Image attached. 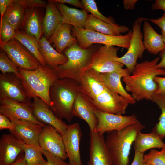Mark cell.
Masks as SVG:
<instances>
[{
  "instance_id": "obj_1",
  "label": "cell",
  "mask_w": 165,
  "mask_h": 165,
  "mask_svg": "<svg viewBox=\"0 0 165 165\" xmlns=\"http://www.w3.org/2000/svg\"><path fill=\"white\" fill-rule=\"evenodd\" d=\"M160 58L158 57L151 61L137 63L132 75L122 78L126 90L131 93L136 101L143 99L151 101L152 96L158 88L154 78L159 75L165 76V69L157 67Z\"/></svg>"
},
{
  "instance_id": "obj_2",
  "label": "cell",
  "mask_w": 165,
  "mask_h": 165,
  "mask_svg": "<svg viewBox=\"0 0 165 165\" xmlns=\"http://www.w3.org/2000/svg\"><path fill=\"white\" fill-rule=\"evenodd\" d=\"M79 89L78 83L68 78L57 79L52 85L49 92L50 108L58 118L68 122L72 120L73 106Z\"/></svg>"
},
{
  "instance_id": "obj_3",
  "label": "cell",
  "mask_w": 165,
  "mask_h": 165,
  "mask_svg": "<svg viewBox=\"0 0 165 165\" xmlns=\"http://www.w3.org/2000/svg\"><path fill=\"white\" fill-rule=\"evenodd\" d=\"M19 69L20 79L29 97L31 99L38 97L50 108V89L54 81L59 79L54 69L47 65L41 64L34 70Z\"/></svg>"
},
{
  "instance_id": "obj_4",
  "label": "cell",
  "mask_w": 165,
  "mask_h": 165,
  "mask_svg": "<svg viewBox=\"0 0 165 165\" xmlns=\"http://www.w3.org/2000/svg\"><path fill=\"white\" fill-rule=\"evenodd\" d=\"M145 127L139 121L119 130L108 133L106 144L113 165H128L131 146L137 134Z\"/></svg>"
},
{
  "instance_id": "obj_5",
  "label": "cell",
  "mask_w": 165,
  "mask_h": 165,
  "mask_svg": "<svg viewBox=\"0 0 165 165\" xmlns=\"http://www.w3.org/2000/svg\"><path fill=\"white\" fill-rule=\"evenodd\" d=\"M97 48L84 49L77 43L65 49L64 53L68 58L67 62L54 69L59 78H71L79 84L82 71L89 67L92 55Z\"/></svg>"
},
{
  "instance_id": "obj_6",
  "label": "cell",
  "mask_w": 165,
  "mask_h": 165,
  "mask_svg": "<svg viewBox=\"0 0 165 165\" xmlns=\"http://www.w3.org/2000/svg\"><path fill=\"white\" fill-rule=\"evenodd\" d=\"M71 31L79 46L84 49L89 48L93 44L99 43L108 47L116 46L128 49L132 35L131 31L124 35L113 36L73 26Z\"/></svg>"
},
{
  "instance_id": "obj_7",
  "label": "cell",
  "mask_w": 165,
  "mask_h": 165,
  "mask_svg": "<svg viewBox=\"0 0 165 165\" xmlns=\"http://www.w3.org/2000/svg\"><path fill=\"white\" fill-rule=\"evenodd\" d=\"M146 20H148V19L140 17L134 21L133 25L132 36L128 50L123 55L117 59L118 61L126 67L130 74L137 63L138 59L142 58L145 50L141 28L142 23Z\"/></svg>"
},
{
  "instance_id": "obj_8",
  "label": "cell",
  "mask_w": 165,
  "mask_h": 165,
  "mask_svg": "<svg viewBox=\"0 0 165 165\" xmlns=\"http://www.w3.org/2000/svg\"><path fill=\"white\" fill-rule=\"evenodd\" d=\"M89 101L95 110L118 115L125 114L130 104L126 98L107 86L94 100Z\"/></svg>"
},
{
  "instance_id": "obj_9",
  "label": "cell",
  "mask_w": 165,
  "mask_h": 165,
  "mask_svg": "<svg viewBox=\"0 0 165 165\" xmlns=\"http://www.w3.org/2000/svg\"><path fill=\"white\" fill-rule=\"evenodd\" d=\"M119 49L105 45L97 48L92 55L89 67L100 73L109 72L123 68L124 65L117 61Z\"/></svg>"
},
{
  "instance_id": "obj_10",
  "label": "cell",
  "mask_w": 165,
  "mask_h": 165,
  "mask_svg": "<svg viewBox=\"0 0 165 165\" xmlns=\"http://www.w3.org/2000/svg\"><path fill=\"white\" fill-rule=\"evenodd\" d=\"M1 48L18 68L33 70L37 69L41 64L34 56L15 38Z\"/></svg>"
},
{
  "instance_id": "obj_11",
  "label": "cell",
  "mask_w": 165,
  "mask_h": 165,
  "mask_svg": "<svg viewBox=\"0 0 165 165\" xmlns=\"http://www.w3.org/2000/svg\"><path fill=\"white\" fill-rule=\"evenodd\" d=\"M0 114L7 117L11 122L24 120L38 124L44 127L46 124L35 117L31 104L20 102L8 97L0 99Z\"/></svg>"
},
{
  "instance_id": "obj_12",
  "label": "cell",
  "mask_w": 165,
  "mask_h": 165,
  "mask_svg": "<svg viewBox=\"0 0 165 165\" xmlns=\"http://www.w3.org/2000/svg\"><path fill=\"white\" fill-rule=\"evenodd\" d=\"M6 97L29 104L32 102L20 79L12 73L0 74V99Z\"/></svg>"
},
{
  "instance_id": "obj_13",
  "label": "cell",
  "mask_w": 165,
  "mask_h": 165,
  "mask_svg": "<svg viewBox=\"0 0 165 165\" xmlns=\"http://www.w3.org/2000/svg\"><path fill=\"white\" fill-rule=\"evenodd\" d=\"M38 141L42 150L63 160L68 158L62 136L52 126L46 124L43 127Z\"/></svg>"
},
{
  "instance_id": "obj_14",
  "label": "cell",
  "mask_w": 165,
  "mask_h": 165,
  "mask_svg": "<svg viewBox=\"0 0 165 165\" xmlns=\"http://www.w3.org/2000/svg\"><path fill=\"white\" fill-rule=\"evenodd\" d=\"M98 121L96 131L101 134L120 130L138 120L135 114L126 116L106 113L95 110Z\"/></svg>"
},
{
  "instance_id": "obj_15",
  "label": "cell",
  "mask_w": 165,
  "mask_h": 165,
  "mask_svg": "<svg viewBox=\"0 0 165 165\" xmlns=\"http://www.w3.org/2000/svg\"><path fill=\"white\" fill-rule=\"evenodd\" d=\"M82 132L79 123L68 125L62 135L66 153L71 165H83L80 152Z\"/></svg>"
},
{
  "instance_id": "obj_16",
  "label": "cell",
  "mask_w": 165,
  "mask_h": 165,
  "mask_svg": "<svg viewBox=\"0 0 165 165\" xmlns=\"http://www.w3.org/2000/svg\"><path fill=\"white\" fill-rule=\"evenodd\" d=\"M79 85V90L89 101L94 100L106 86L101 73L90 67L82 71Z\"/></svg>"
},
{
  "instance_id": "obj_17",
  "label": "cell",
  "mask_w": 165,
  "mask_h": 165,
  "mask_svg": "<svg viewBox=\"0 0 165 165\" xmlns=\"http://www.w3.org/2000/svg\"><path fill=\"white\" fill-rule=\"evenodd\" d=\"M103 134L96 131L90 132V157L88 165H113Z\"/></svg>"
},
{
  "instance_id": "obj_18",
  "label": "cell",
  "mask_w": 165,
  "mask_h": 165,
  "mask_svg": "<svg viewBox=\"0 0 165 165\" xmlns=\"http://www.w3.org/2000/svg\"><path fill=\"white\" fill-rule=\"evenodd\" d=\"M24 144L11 134H3L0 139V165H10L24 152Z\"/></svg>"
},
{
  "instance_id": "obj_19",
  "label": "cell",
  "mask_w": 165,
  "mask_h": 165,
  "mask_svg": "<svg viewBox=\"0 0 165 165\" xmlns=\"http://www.w3.org/2000/svg\"><path fill=\"white\" fill-rule=\"evenodd\" d=\"M33 99L31 107L35 117L40 122L52 126L62 135L68 125L62 119L57 117L40 98L36 97Z\"/></svg>"
},
{
  "instance_id": "obj_20",
  "label": "cell",
  "mask_w": 165,
  "mask_h": 165,
  "mask_svg": "<svg viewBox=\"0 0 165 165\" xmlns=\"http://www.w3.org/2000/svg\"><path fill=\"white\" fill-rule=\"evenodd\" d=\"M10 134L26 144H38L39 138L43 126L34 122L16 120L12 122Z\"/></svg>"
},
{
  "instance_id": "obj_21",
  "label": "cell",
  "mask_w": 165,
  "mask_h": 165,
  "mask_svg": "<svg viewBox=\"0 0 165 165\" xmlns=\"http://www.w3.org/2000/svg\"><path fill=\"white\" fill-rule=\"evenodd\" d=\"M95 110L89 101L79 89L73 106V114L74 116L79 118L87 123L90 132L96 131L97 124Z\"/></svg>"
},
{
  "instance_id": "obj_22",
  "label": "cell",
  "mask_w": 165,
  "mask_h": 165,
  "mask_svg": "<svg viewBox=\"0 0 165 165\" xmlns=\"http://www.w3.org/2000/svg\"><path fill=\"white\" fill-rule=\"evenodd\" d=\"M130 75L128 69L121 68L112 72L101 73L105 85L113 91L126 98L130 104H134L136 101L123 87L121 79Z\"/></svg>"
},
{
  "instance_id": "obj_23",
  "label": "cell",
  "mask_w": 165,
  "mask_h": 165,
  "mask_svg": "<svg viewBox=\"0 0 165 165\" xmlns=\"http://www.w3.org/2000/svg\"><path fill=\"white\" fill-rule=\"evenodd\" d=\"M43 19L42 28L44 36L48 40L58 27L63 23L62 16L55 2L48 0Z\"/></svg>"
},
{
  "instance_id": "obj_24",
  "label": "cell",
  "mask_w": 165,
  "mask_h": 165,
  "mask_svg": "<svg viewBox=\"0 0 165 165\" xmlns=\"http://www.w3.org/2000/svg\"><path fill=\"white\" fill-rule=\"evenodd\" d=\"M84 29L113 36L120 35L130 31L127 26L110 24L97 18L91 14L88 15Z\"/></svg>"
},
{
  "instance_id": "obj_25",
  "label": "cell",
  "mask_w": 165,
  "mask_h": 165,
  "mask_svg": "<svg viewBox=\"0 0 165 165\" xmlns=\"http://www.w3.org/2000/svg\"><path fill=\"white\" fill-rule=\"evenodd\" d=\"M42 21L38 8L26 9L20 28L38 41L43 36Z\"/></svg>"
},
{
  "instance_id": "obj_26",
  "label": "cell",
  "mask_w": 165,
  "mask_h": 165,
  "mask_svg": "<svg viewBox=\"0 0 165 165\" xmlns=\"http://www.w3.org/2000/svg\"><path fill=\"white\" fill-rule=\"evenodd\" d=\"M72 27L70 24L63 23L48 40L50 44H53L56 50L59 53L78 43L77 39L72 34Z\"/></svg>"
},
{
  "instance_id": "obj_27",
  "label": "cell",
  "mask_w": 165,
  "mask_h": 165,
  "mask_svg": "<svg viewBox=\"0 0 165 165\" xmlns=\"http://www.w3.org/2000/svg\"><path fill=\"white\" fill-rule=\"evenodd\" d=\"M143 43L148 52L156 55L165 49L161 35L155 31L148 20L143 22Z\"/></svg>"
},
{
  "instance_id": "obj_28",
  "label": "cell",
  "mask_w": 165,
  "mask_h": 165,
  "mask_svg": "<svg viewBox=\"0 0 165 165\" xmlns=\"http://www.w3.org/2000/svg\"><path fill=\"white\" fill-rule=\"evenodd\" d=\"M38 43L42 57L46 65L51 69H54L67 62L66 56L55 50L44 36L38 41Z\"/></svg>"
},
{
  "instance_id": "obj_29",
  "label": "cell",
  "mask_w": 165,
  "mask_h": 165,
  "mask_svg": "<svg viewBox=\"0 0 165 165\" xmlns=\"http://www.w3.org/2000/svg\"><path fill=\"white\" fill-rule=\"evenodd\" d=\"M55 3L62 16L63 23L80 29H84L88 15L86 11L70 7L64 4Z\"/></svg>"
},
{
  "instance_id": "obj_30",
  "label": "cell",
  "mask_w": 165,
  "mask_h": 165,
  "mask_svg": "<svg viewBox=\"0 0 165 165\" xmlns=\"http://www.w3.org/2000/svg\"><path fill=\"white\" fill-rule=\"evenodd\" d=\"M133 146L135 151L144 153L150 149L165 148V143L153 131L148 134L140 132L136 136Z\"/></svg>"
},
{
  "instance_id": "obj_31",
  "label": "cell",
  "mask_w": 165,
  "mask_h": 165,
  "mask_svg": "<svg viewBox=\"0 0 165 165\" xmlns=\"http://www.w3.org/2000/svg\"><path fill=\"white\" fill-rule=\"evenodd\" d=\"M15 38L20 42L38 60L42 65H46V63L40 52L38 41L31 36L22 31H15Z\"/></svg>"
},
{
  "instance_id": "obj_32",
  "label": "cell",
  "mask_w": 165,
  "mask_h": 165,
  "mask_svg": "<svg viewBox=\"0 0 165 165\" xmlns=\"http://www.w3.org/2000/svg\"><path fill=\"white\" fill-rule=\"evenodd\" d=\"M25 9L16 0H12L8 5L3 18L15 30H19L24 15Z\"/></svg>"
},
{
  "instance_id": "obj_33",
  "label": "cell",
  "mask_w": 165,
  "mask_h": 165,
  "mask_svg": "<svg viewBox=\"0 0 165 165\" xmlns=\"http://www.w3.org/2000/svg\"><path fill=\"white\" fill-rule=\"evenodd\" d=\"M24 152L27 165H47V161L43 157L39 144H24Z\"/></svg>"
},
{
  "instance_id": "obj_34",
  "label": "cell",
  "mask_w": 165,
  "mask_h": 165,
  "mask_svg": "<svg viewBox=\"0 0 165 165\" xmlns=\"http://www.w3.org/2000/svg\"><path fill=\"white\" fill-rule=\"evenodd\" d=\"M151 101L156 104L161 111L159 122L154 127L152 131L162 139L165 138V94H154Z\"/></svg>"
},
{
  "instance_id": "obj_35",
  "label": "cell",
  "mask_w": 165,
  "mask_h": 165,
  "mask_svg": "<svg viewBox=\"0 0 165 165\" xmlns=\"http://www.w3.org/2000/svg\"><path fill=\"white\" fill-rule=\"evenodd\" d=\"M0 70L1 73H13L20 79L18 67L3 51L0 53Z\"/></svg>"
},
{
  "instance_id": "obj_36",
  "label": "cell",
  "mask_w": 165,
  "mask_h": 165,
  "mask_svg": "<svg viewBox=\"0 0 165 165\" xmlns=\"http://www.w3.org/2000/svg\"><path fill=\"white\" fill-rule=\"evenodd\" d=\"M81 2L84 9L87 12L90 13L94 17L110 24H116L112 17H106L99 12L95 0H82Z\"/></svg>"
},
{
  "instance_id": "obj_37",
  "label": "cell",
  "mask_w": 165,
  "mask_h": 165,
  "mask_svg": "<svg viewBox=\"0 0 165 165\" xmlns=\"http://www.w3.org/2000/svg\"><path fill=\"white\" fill-rule=\"evenodd\" d=\"M143 159L145 163L151 165H165V148L160 151L152 149L144 154Z\"/></svg>"
},
{
  "instance_id": "obj_38",
  "label": "cell",
  "mask_w": 165,
  "mask_h": 165,
  "mask_svg": "<svg viewBox=\"0 0 165 165\" xmlns=\"http://www.w3.org/2000/svg\"><path fill=\"white\" fill-rule=\"evenodd\" d=\"M15 30L13 27L3 18L0 24V46H2L15 36Z\"/></svg>"
},
{
  "instance_id": "obj_39",
  "label": "cell",
  "mask_w": 165,
  "mask_h": 165,
  "mask_svg": "<svg viewBox=\"0 0 165 165\" xmlns=\"http://www.w3.org/2000/svg\"><path fill=\"white\" fill-rule=\"evenodd\" d=\"M22 5L26 9H32L39 7L46 8L47 2L42 0H16Z\"/></svg>"
},
{
  "instance_id": "obj_40",
  "label": "cell",
  "mask_w": 165,
  "mask_h": 165,
  "mask_svg": "<svg viewBox=\"0 0 165 165\" xmlns=\"http://www.w3.org/2000/svg\"><path fill=\"white\" fill-rule=\"evenodd\" d=\"M42 152L46 159L47 165H68L64 160L47 151L42 150Z\"/></svg>"
},
{
  "instance_id": "obj_41",
  "label": "cell",
  "mask_w": 165,
  "mask_h": 165,
  "mask_svg": "<svg viewBox=\"0 0 165 165\" xmlns=\"http://www.w3.org/2000/svg\"><path fill=\"white\" fill-rule=\"evenodd\" d=\"M149 20L157 25L160 28L161 30V35L165 44V13L161 17L156 19H148Z\"/></svg>"
},
{
  "instance_id": "obj_42",
  "label": "cell",
  "mask_w": 165,
  "mask_h": 165,
  "mask_svg": "<svg viewBox=\"0 0 165 165\" xmlns=\"http://www.w3.org/2000/svg\"><path fill=\"white\" fill-rule=\"evenodd\" d=\"M154 81L158 86V89L155 94H165V77L157 76L154 78Z\"/></svg>"
},
{
  "instance_id": "obj_43",
  "label": "cell",
  "mask_w": 165,
  "mask_h": 165,
  "mask_svg": "<svg viewBox=\"0 0 165 165\" xmlns=\"http://www.w3.org/2000/svg\"><path fill=\"white\" fill-rule=\"evenodd\" d=\"M12 127V122L7 117L0 114V130L7 129L10 130Z\"/></svg>"
},
{
  "instance_id": "obj_44",
  "label": "cell",
  "mask_w": 165,
  "mask_h": 165,
  "mask_svg": "<svg viewBox=\"0 0 165 165\" xmlns=\"http://www.w3.org/2000/svg\"><path fill=\"white\" fill-rule=\"evenodd\" d=\"M54 2L64 4L67 3L74 6L84 9V7L81 1L78 0H52Z\"/></svg>"
},
{
  "instance_id": "obj_45",
  "label": "cell",
  "mask_w": 165,
  "mask_h": 165,
  "mask_svg": "<svg viewBox=\"0 0 165 165\" xmlns=\"http://www.w3.org/2000/svg\"><path fill=\"white\" fill-rule=\"evenodd\" d=\"M144 155V153L135 151L134 159L130 165H143L145 163Z\"/></svg>"
},
{
  "instance_id": "obj_46",
  "label": "cell",
  "mask_w": 165,
  "mask_h": 165,
  "mask_svg": "<svg viewBox=\"0 0 165 165\" xmlns=\"http://www.w3.org/2000/svg\"><path fill=\"white\" fill-rule=\"evenodd\" d=\"M12 0H0V12L1 15L0 24L2 21L4 15L8 5Z\"/></svg>"
},
{
  "instance_id": "obj_47",
  "label": "cell",
  "mask_w": 165,
  "mask_h": 165,
  "mask_svg": "<svg viewBox=\"0 0 165 165\" xmlns=\"http://www.w3.org/2000/svg\"><path fill=\"white\" fill-rule=\"evenodd\" d=\"M152 10H162L165 12V0H155L151 6Z\"/></svg>"
},
{
  "instance_id": "obj_48",
  "label": "cell",
  "mask_w": 165,
  "mask_h": 165,
  "mask_svg": "<svg viewBox=\"0 0 165 165\" xmlns=\"http://www.w3.org/2000/svg\"><path fill=\"white\" fill-rule=\"evenodd\" d=\"M137 0H124L123 1V7L127 10H132L134 9Z\"/></svg>"
},
{
  "instance_id": "obj_49",
  "label": "cell",
  "mask_w": 165,
  "mask_h": 165,
  "mask_svg": "<svg viewBox=\"0 0 165 165\" xmlns=\"http://www.w3.org/2000/svg\"><path fill=\"white\" fill-rule=\"evenodd\" d=\"M161 60L157 65V67L159 68L165 69V49L160 53Z\"/></svg>"
},
{
  "instance_id": "obj_50",
  "label": "cell",
  "mask_w": 165,
  "mask_h": 165,
  "mask_svg": "<svg viewBox=\"0 0 165 165\" xmlns=\"http://www.w3.org/2000/svg\"><path fill=\"white\" fill-rule=\"evenodd\" d=\"M10 165H27L24 155L21 154L14 163Z\"/></svg>"
},
{
  "instance_id": "obj_51",
  "label": "cell",
  "mask_w": 165,
  "mask_h": 165,
  "mask_svg": "<svg viewBox=\"0 0 165 165\" xmlns=\"http://www.w3.org/2000/svg\"><path fill=\"white\" fill-rule=\"evenodd\" d=\"M143 165H151L144 163L143 164Z\"/></svg>"
},
{
  "instance_id": "obj_52",
  "label": "cell",
  "mask_w": 165,
  "mask_h": 165,
  "mask_svg": "<svg viewBox=\"0 0 165 165\" xmlns=\"http://www.w3.org/2000/svg\"><path fill=\"white\" fill-rule=\"evenodd\" d=\"M68 165H70V164H69L68 163Z\"/></svg>"
}]
</instances>
